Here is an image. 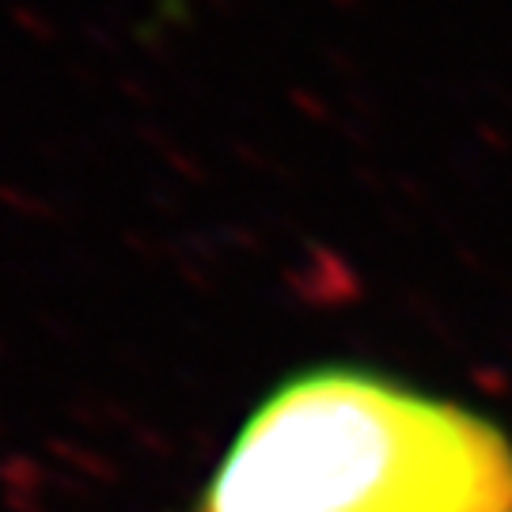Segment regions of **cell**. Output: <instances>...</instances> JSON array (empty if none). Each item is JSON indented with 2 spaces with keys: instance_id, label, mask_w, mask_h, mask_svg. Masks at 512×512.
<instances>
[{
  "instance_id": "cell-1",
  "label": "cell",
  "mask_w": 512,
  "mask_h": 512,
  "mask_svg": "<svg viewBox=\"0 0 512 512\" xmlns=\"http://www.w3.org/2000/svg\"><path fill=\"white\" fill-rule=\"evenodd\" d=\"M190 512H512V440L399 380L311 368L247 414Z\"/></svg>"
}]
</instances>
